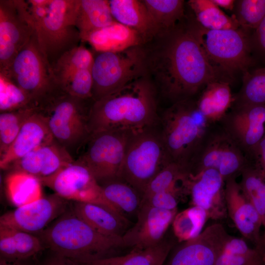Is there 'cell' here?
I'll use <instances>...</instances> for the list:
<instances>
[{
	"mask_svg": "<svg viewBox=\"0 0 265 265\" xmlns=\"http://www.w3.org/2000/svg\"><path fill=\"white\" fill-rule=\"evenodd\" d=\"M84 41L96 52H118L142 46L146 41L136 30L116 21L89 34Z\"/></svg>",
	"mask_w": 265,
	"mask_h": 265,
	"instance_id": "d4e9b609",
	"label": "cell"
},
{
	"mask_svg": "<svg viewBox=\"0 0 265 265\" xmlns=\"http://www.w3.org/2000/svg\"><path fill=\"white\" fill-rule=\"evenodd\" d=\"M0 112L22 108L35 109L26 94L6 78L0 75Z\"/></svg>",
	"mask_w": 265,
	"mask_h": 265,
	"instance_id": "60d3db41",
	"label": "cell"
},
{
	"mask_svg": "<svg viewBox=\"0 0 265 265\" xmlns=\"http://www.w3.org/2000/svg\"><path fill=\"white\" fill-rule=\"evenodd\" d=\"M115 21L108 0H78L75 24L81 41L84 42L91 33Z\"/></svg>",
	"mask_w": 265,
	"mask_h": 265,
	"instance_id": "f1b7e54d",
	"label": "cell"
},
{
	"mask_svg": "<svg viewBox=\"0 0 265 265\" xmlns=\"http://www.w3.org/2000/svg\"><path fill=\"white\" fill-rule=\"evenodd\" d=\"M225 181L217 170L208 169L189 174L185 182L192 206L203 209L209 219H223L227 214L225 198Z\"/></svg>",
	"mask_w": 265,
	"mask_h": 265,
	"instance_id": "ac0fdd59",
	"label": "cell"
},
{
	"mask_svg": "<svg viewBox=\"0 0 265 265\" xmlns=\"http://www.w3.org/2000/svg\"><path fill=\"white\" fill-rule=\"evenodd\" d=\"M70 206L77 216L102 234L122 237L127 231L128 219L106 206L81 202H72Z\"/></svg>",
	"mask_w": 265,
	"mask_h": 265,
	"instance_id": "603a6c76",
	"label": "cell"
},
{
	"mask_svg": "<svg viewBox=\"0 0 265 265\" xmlns=\"http://www.w3.org/2000/svg\"><path fill=\"white\" fill-rule=\"evenodd\" d=\"M177 213V210L141 206L136 223L122 236L125 247L141 250L158 244L164 239Z\"/></svg>",
	"mask_w": 265,
	"mask_h": 265,
	"instance_id": "d6986e66",
	"label": "cell"
},
{
	"mask_svg": "<svg viewBox=\"0 0 265 265\" xmlns=\"http://www.w3.org/2000/svg\"><path fill=\"white\" fill-rule=\"evenodd\" d=\"M33 32L23 0H0V74L7 71Z\"/></svg>",
	"mask_w": 265,
	"mask_h": 265,
	"instance_id": "5bb4252c",
	"label": "cell"
},
{
	"mask_svg": "<svg viewBox=\"0 0 265 265\" xmlns=\"http://www.w3.org/2000/svg\"><path fill=\"white\" fill-rule=\"evenodd\" d=\"M187 3L197 22L206 29L224 30L240 28L235 16L226 14L212 0H190Z\"/></svg>",
	"mask_w": 265,
	"mask_h": 265,
	"instance_id": "4dcf8cb0",
	"label": "cell"
},
{
	"mask_svg": "<svg viewBox=\"0 0 265 265\" xmlns=\"http://www.w3.org/2000/svg\"><path fill=\"white\" fill-rule=\"evenodd\" d=\"M55 254L82 262L111 256L125 248L122 237L102 234L68 209L39 234Z\"/></svg>",
	"mask_w": 265,
	"mask_h": 265,
	"instance_id": "277c9868",
	"label": "cell"
},
{
	"mask_svg": "<svg viewBox=\"0 0 265 265\" xmlns=\"http://www.w3.org/2000/svg\"><path fill=\"white\" fill-rule=\"evenodd\" d=\"M240 175V189L260 214L263 224L265 218V177L249 161Z\"/></svg>",
	"mask_w": 265,
	"mask_h": 265,
	"instance_id": "836d02e7",
	"label": "cell"
},
{
	"mask_svg": "<svg viewBox=\"0 0 265 265\" xmlns=\"http://www.w3.org/2000/svg\"><path fill=\"white\" fill-rule=\"evenodd\" d=\"M40 181L68 201L99 204L120 213L106 200L101 185L89 169L77 159Z\"/></svg>",
	"mask_w": 265,
	"mask_h": 265,
	"instance_id": "4fadbf2b",
	"label": "cell"
},
{
	"mask_svg": "<svg viewBox=\"0 0 265 265\" xmlns=\"http://www.w3.org/2000/svg\"><path fill=\"white\" fill-rule=\"evenodd\" d=\"M252 51L265 58V17L250 35Z\"/></svg>",
	"mask_w": 265,
	"mask_h": 265,
	"instance_id": "f6af8a7d",
	"label": "cell"
},
{
	"mask_svg": "<svg viewBox=\"0 0 265 265\" xmlns=\"http://www.w3.org/2000/svg\"><path fill=\"white\" fill-rule=\"evenodd\" d=\"M185 195H187L183 183L153 194L141 202L140 207L146 205L168 211L177 210L180 199Z\"/></svg>",
	"mask_w": 265,
	"mask_h": 265,
	"instance_id": "7bdbcfd3",
	"label": "cell"
},
{
	"mask_svg": "<svg viewBox=\"0 0 265 265\" xmlns=\"http://www.w3.org/2000/svg\"><path fill=\"white\" fill-rule=\"evenodd\" d=\"M70 202L56 193L5 212L0 226L30 234H40L69 207Z\"/></svg>",
	"mask_w": 265,
	"mask_h": 265,
	"instance_id": "2e32d148",
	"label": "cell"
},
{
	"mask_svg": "<svg viewBox=\"0 0 265 265\" xmlns=\"http://www.w3.org/2000/svg\"><path fill=\"white\" fill-rule=\"evenodd\" d=\"M229 236L222 224H211L196 237L180 242L164 265H214Z\"/></svg>",
	"mask_w": 265,
	"mask_h": 265,
	"instance_id": "e0dca14e",
	"label": "cell"
},
{
	"mask_svg": "<svg viewBox=\"0 0 265 265\" xmlns=\"http://www.w3.org/2000/svg\"><path fill=\"white\" fill-rule=\"evenodd\" d=\"M91 68L93 102L146 75L143 46L118 52H96Z\"/></svg>",
	"mask_w": 265,
	"mask_h": 265,
	"instance_id": "8fae6325",
	"label": "cell"
},
{
	"mask_svg": "<svg viewBox=\"0 0 265 265\" xmlns=\"http://www.w3.org/2000/svg\"><path fill=\"white\" fill-rule=\"evenodd\" d=\"M263 226L264 227V232L262 236V240L260 250L264 254L265 251V218L263 224Z\"/></svg>",
	"mask_w": 265,
	"mask_h": 265,
	"instance_id": "f907efd6",
	"label": "cell"
},
{
	"mask_svg": "<svg viewBox=\"0 0 265 265\" xmlns=\"http://www.w3.org/2000/svg\"><path fill=\"white\" fill-rule=\"evenodd\" d=\"M217 123L248 160L265 135V105L232 106Z\"/></svg>",
	"mask_w": 265,
	"mask_h": 265,
	"instance_id": "9a60e30c",
	"label": "cell"
},
{
	"mask_svg": "<svg viewBox=\"0 0 265 265\" xmlns=\"http://www.w3.org/2000/svg\"><path fill=\"white\" fill-rule=\"evenodd\" d=\"M106 200L120 213L137 214L142 197L138 192L122 180H117L101 185Z\"/></svg>",
	"mask_w": 265,
	"mask_h": 265,
	"instance_id": "1f68e13d",
	"label": "cell"
},
{
	"mask_svg": "<svg viewBox=\"0 0 265 265\" xmlns=\"http://www.w3.org/2000/svg\"><path fill=\"white\" fill-rule=\"evenodd\" d=\"M174 245L172 239L164 238L156 245L144 249H132L125 255L76 262L79 265H164Z\"/></svg>",
	"mask_w": 265,
	"mask_h": 265,
	"instance_id": "4316f807",
	"label": "cell"
},
{
	"mask_svg": "<svg viewBox=\"0 0 265 265\" xmlns=\"http://www.w3.org/2000/svg\"><path fill=\"white\" fill-rule=\"evenodd\" d=\"M257 105H265V67L243 73L241 87L234 95L232 106Z\"/></svg>",
	"mask_w": 265,
	"mask_h": 265,
	"instance_id": "e575fe53",
	"label": "cell"
},
{
	"mask_svg": "<svg viewBox=\"0 0 265 265\" xmlns=\"http://www.w3.org/2000/svg\"><path fill=\"white\" fill-rule=\"evenodd\" d=\"M234 11L240 27L251 34L265 17V0H236Z\"/></svg>",
	"mask_w": 265,
	"mask_h": 265,
	"instance_id": "ab89813d",
	"label": "cell"
},
{
	"mask_svg": "<svg viewBox=\"0 0 265 265\" xmlns=\"http://www.w3.org/2000/svg\"><path fill=\"white\" fill-rule=\"evenodd\" d=\"M236 178L232 177L225 180V198L227 214L243 237L253 242L255 247L260 250L262 220L243 194Z\"/></svg>",
	"mask_w": 265,
	"mask_h": 265,
	"instance_id": "ffe728a7",
	"label": "cell"
},
{
	"mask_svg": "<svg viewBox=\"0 0 265 265\" xmlns=\"http://www.w3.org/2000/svg\"><path fill=\"white\" fill-rule=\"evenodd\" d=\"M93 60V53L80 44L63 54L51 67L56 82L60 87L78 71L91 69Z\"/></svg>",
	"mask_w": 265,
	"mask_h": 265,
	"instance_id": "d6a6232c",
	"label": "cell"
},
{
	"mask_svg": "<svg viewBox=\"0 0 265 265\" xmlns=\"http://www.w3.org/2000/svg\"><path fill=\"white\" fill-rule=\"evenodd\" d=\"M132 131H106L90 135L85 151L77 159L101 185L122 180L126 150Z\"/></svg>",
	"mask_w": 265,
	"mask_h": 265,
	"instance_id": "7c38bea8",
	"label": "cell"
},
{
	"mask_svg": "<svg viewBox=\"0 0 265 265\" xmlns=\"http://www.w3.org/2000/svg\"><path fill=\"white\" fill-rule=\"evenodd\" d=\"M263 253L259 250L250 254H237L221 252L214 265H253L263 263Z\"/></svg>",
	"mask_w": 265,
	"mask_h": 265,
	"instance_id": "ee69618b",
	"label": "cell"
},
{
	"mask_svg": "<svg viewBox=\"0 0 265 265\" xmlns=\"http://www.w3.org/2000/svg\"><path fill=\"white\" fill-rule=\"evenodd\" d=\"M43 244L34 234L0 226V257L25 260L42 251Z\"/></svg>",
	"mask_w": 265,
	"mask_h": 265,
	"instance_id": "83f0119b",
	"label": "cell"
},
{
	"mask_svg": "<svg viewBox=\"0 0 265 265\" xmlns=\"http://www.w3.org/2000/svg\"><path fill=\"white\" fill-rule=\"evenodd\" d=\"M185 168L177 164H166L148 185L142 197L141 202L153 194L178 186L189 176Z\"/></svg>",
	"mask_w": 265,
	"mask_h": 265,
	"instance_id": "f35d334b",
	"label": "cell"
},
{
	"mask_svg": "<svg viewBox=\"0 0 265 265\" xmlns=\"http://www.w3.org/2000/svg\"><path fill=\"white\" fill-rule=\"evenodd\" d=\"M169 163L158 125L132 131L123 162L121 179L142 197L150 181Z\"/></svg>",
	"mask_w": 265,
	"mask_h": 265,
	"instance_id": "8992f818",
	"label": "cell"
},
{
	"mask_svg": "<svg viewBox=\"0 0 265 265\" xmlns=\"http://www.w3.org/2000/svg\"><path fill=\"white\" fill-rule=\"evenodd\" d=\"M92 86L91 69H86L76 72L60 88L73 96L84 100H93Z\"/></svg>",
	"mask_w": 265,
	"mask_h": 265,
	"instance_id": "b9f144b4",
	"label": "cell"
},
{
	"mask_svg": "<svg viewBox=\"0 0 265 265\" xmlns=\"http://www.w3.org/2000/svg\"><path fill=\"white\" fill-rule=\"evenodd\" d=\"M108 1L114 20L137 31L146 42L158 32V29L143 0H110Z\"/></svg>",
	"mask_w": 265,
	"mask_h": 265,
	"instance_id": "484cf974",
	"label": "cell"
},
{
	"mask_svg": "<svg viewBox=\"0 0 265 265\" xmlns=\"http://www.w3.org/2000/svg\"><path fill=\"white\" fill-rule=\"evenodd\" d=\"M264 265V264H263V263H260V264H255V265Z\"/></svg>",
	"mask_w": 265,
	"mask_h": 265,
	"instance_id": "f5cc1de1",
	"label": "cell"
},
{
	"mask_svg": "<svg viewBox=\"0 0 265 265\" xmlns=\"http://www.w3.org/2000/svg\"><path fill=\"white\" fill-rule=\"evenodd\" d=\"M263 261L264 265H265V251L264 253V254H263Z\"/></svg>",
	"mask_w": 265,
	"mask_h": 265,
	"instance_id": "816d5d0a",
	"label": "cell"
},
{
	"mask_svg": "<svg viewBox=\"0 0 265 265\" xmlns=\"http://www.w3.org/2000/svg\"><path fill=\"white\" fill-rule=\"evenodd\" d=\"M195 98L172 104L160 118V132L169 162L186 168L205 127L200 123Z\"/></svg>",
	"mask_w": 265,
	"mask_h": 265,
	"instance_id": "ba28073f",
	"label": "cell"
},
{
	"mask_svg": "<svg viewBox=\"0 0 265 265\" xmlns=\"http://www.w3.org/2000/svg\"><path fill=\"white\" fill-rule=\"evenodd\" d=\"M36 109L22 108L0 113V156L14 142L26 119Z\"/></svg>",
	"mask_w": 265,
	"mask_h": 265,
	"instance_id": "74e56055",
	"label": "cell"
},
{
	"mask_svg": "<svg viewBox=\"0 0 265 265\" xmlns=\"http://www.w3.org/2000/svg\"><path fill=\"white\" fill-rule=\"evenodd\" d=\"M157 90L147 75L93 102L89 111L90 135L106 131H133L158 125Z\"/></svg>",
	"mask_w": 265,
	"mask_h": 265,
	"instance_id": "7a4b0ae2",
	"label": "cell"
},
{
	"mask_svg": "<svg viewBox=\"0 0 265 265\" xmlns=\"http://www.w3.org/2000/svg\"><path fill=\"white\" fill-rule=\"evenodd\" d=\"M93 102L60 89L36 109L46 120L54 140L73 157L90 136L88 118Z\"/></svg>",
	"mask_w": 265,
	"mask_h": 265,
	"instance_id": "5b68a950",
	"label": "cell"
},
{
	"mask_svg": "<svg viewBox=\"0 0 265 265\" xmlns=\"http://www.w3.org/2000/svg\"><path fill=\"white\" fill-rule=\"evenodd\" d=\"M248 161L222 128L215 123L205 127L196 143L187 168L192 175L213 169L225 181L240 175Z\"/></svg>",
	"mask_w": 265,
	"mask_h": 265,
	"instance_id": "30bf717a",
	"label": "cell"
},
{
	"mask_svg": "<svg viewBox=\"0 0 265 265\" xmlns=\"http://www.w3.org/2000/svg\"><path fill=\"white\" fill-rule=\"evenodd\" d=\"M208 219L203 209L192 206L177 213L172 223L173 233L180 242L192 239L202 232Z\"/></svg>",
	"mask_w": 265,
	"mask_h": 265,
	"instance_id": "8d00e7d4",
	"label": "cell"
},
{
	"mask_svg": "<svg viewBox=\"0 0 265 265\" xmlns=\"http://www.w3.org/2000/svg\"><path fill=\"white\" fill-rule=\"evenodd\" d=\"M248 161L253 162L265 177V135L257 145Z\"/></svg>",
	"mask_w": 265,
	"mask_h": 265,
	"instance_id": "bcb514c9",
	"label": "cell"
},
{
	"mask_svg": "<svg viewBox=\"0 0 265 265\" xmlns=\"http://www.w3.org/2000/svg\"><path fill=\"white\" fill-rule=\"evenodd\" d=\"M44 265H79L75 261L65 257L55 254L48 260Z\"/></svg>",
	"mask_w": 265,
	"mask_h": 265,
	"instance_id": "7dc6e473",
	"label": "cell"
},
{
	"mask_svg": "<svg viewBox=\"0 0 265 265\" xmlns=\"http://www.w3.org/2000/svg\"><path fill=\"white\" fill-rule=\"evenodd\" d=\"M0 75L23 91L35 109L61 89L34 32L7 71Z\"/></svg>",
	"mask_w": 265,
	"mask_h": 265,
	"instance_id": "9c48e42d",
	"label": "cell"
},
{
	"mask_svg": "<svg viewBox=\"0 0 265 265\" xmlns=\"http://www.w3.org/2000/svg\"><path fill=\"white\" fill-rule=\"evenodd\" d=\"M74 160L68 151L54 140L15 161L8 170L21 171L41 181L53 175Z\"/></svg>",
	"mask_w": 265,
	"mask_h": 265,
	"instance_id": "44dd1931",
	"label": "cell"
},
{
	"mask_svg": "<svg viewBox=\"0 0 265 265\" xmlns=\"http://www.w3.org/2000/svg\"><path fill=\"white\" fill-rule=\"evenodd\" d=\"M24 3L38 46L51 67L80 44L75 24L78 0H24Z\"/></svg>",
	"mask_w": 265,
	"mask_h": 265,
	"instance_id": "3957f363",
	"label": "cell"
},
{
	"mask_svg": "<svg viewBox=\"0 0 265 265\" xmlns=\"http://www.w3.org/2000/svg\"><path fill=\"white\" fill-rule=\"evenodd\" d=\"M197 96L195 98L197 108L207 125L219 122L234 102L230 82L227 81L210 82Z\"/></svg>",
	"mask_w": 265,
	"mask_h": 265,
	"instance_id": "cb8c5ba5",
	"label": "cell"
},
{
	"mask_svg": "<svg viewBox=\"0 0 265 265\" xmlns=\"http://www.w3.org/2000/svg\"><path fill=\"white\" fill-rule=\"evenodd\" d=\"M219 8L228 11H234L236 0H212Z\"/></svg>",
	"mask_w": 265,
	"mask_h": 265,
	"instance_id": "c3c4849f",
	"label": "cell"
},
{
	"mask_svg": "<svg viewBox=\"0 0 265 265\" xmlns=\"http://www.w3.org/2000/svg\"><path fill=\"white\" fill-rule=\"evenodd\" d=\"M143 0L159 31L174 27L186 12L183 0Z\"/></svg>",
	"mask_w": 265,
	"mask_h": 265,
	"instance_id": "d590c367",
	"label": "cell"
},
{
	"mask_svg": "<svg viewBox=\"0 0 265 265\" xmlns=\"http://www.w3.org/2000/svg\"><path fill=\"white\" fill-rule=\"evenodd\" d=\"M192 25L197 38L212 66L228 81L237 72L242 73L253 64L251 34L239 28L210 30L202 27L193 14Z\"/></svg>",
	"mask_w": 265,
	"mask_h": 265,
	"instance_id": "52a82bcc",
	"label": "cell"
},
{
	"mask_svg": "<svg viewBox=\"0 0 265 265\" xmlns=\"http://www.w3.org/2000/svg\"><path fill=\"white\" fill-rule=\"evenodd\" d=\"M193 14L172 28L159 31L143 47L146 75L171 105L194 98L209 82L228 81L214 68L194 31Z\"/></svg>",
	"mask_w": 265,
	"mask_h": 265,
	"instance_id": "6da1fadb",
	"label": "cell"
},
{
	"mask_svg": "<svg viewBox=\"0 0 265 265\" xmlns=\"http://www.w3.org/2000/svg\"><path fill=\"white\" fill-rule=\"evenodd\" d=\"M46 120L35 111L25 122L16 139L0 156V167L8 170L11 165L38 147L54 140Z\"/></svg>",
	"mask_w": 265,
	"mask_h": 265,
	"instance_id": "7402d4cb",
	"label": "cell"
},
{
	"mask_svg": "<svg viewBox=\"0 0 265 265\" xmlns=\"http://www.w3.org/2000/svg\"><path fill=\"white\" fill-rule=\"evenodd\" d=\"M23 261L0 257V265H25Z\"/></svg>",
	"mask_w": 265,
	"mask_h": 265,
	"instance_id": "681fc988",
	"label": "cell"
},
{
	"mask_svg": "<svg viewBox=\"0 0 265 265\" xmlns=\"http://www.w3.org/2000/svg\"><path fill=\"white\" fill-rule=\"evenodd\" d=\"M42 185L37 177L19 170H10L4 179L6 196L16 208L28 204L43 197Z\"/></svg>",
	"mask_w": 265,
	"mask_h": 265,
	"instance_id": "f546056e",
	"label": "cell"
}]
</instances>
